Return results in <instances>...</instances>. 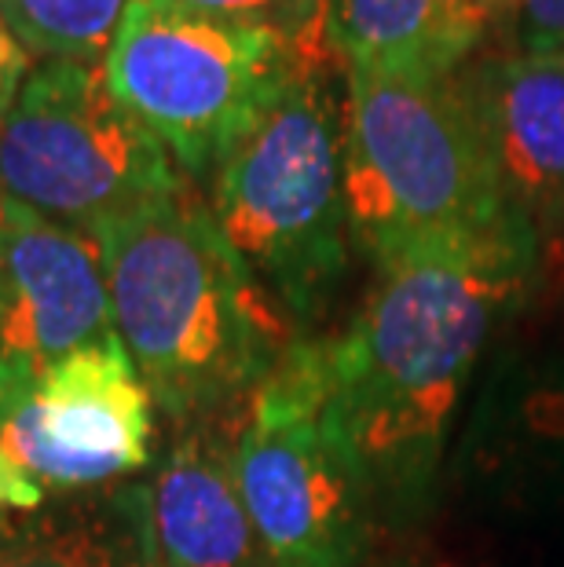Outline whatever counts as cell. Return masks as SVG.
<instances>
[{"label":"cell","mask_w":564,"mask_h":567,"mask_svg":"<svg viewBox=\"0 0 564 567\" xmlns=\"http://www.w3.org/2000/svg\"><path fill=\"white\" fill-rule=\"evenodd\" d=\"M543 275V235L513 213L375 264L363 305L327 341V367L378 520L414 524L433 509L480 359L532 305Z\"/></svg>","instance_id":"cell-1"},{"label":"cell","mask_w":564,"mask_h":567,"mask_svg":"<svg viewBox=\"0 0 564 567\" xmlns=\"http://www.w3.org/2000/svg\"><path fill=\"white\" fill-rule=\"evenodd\" d=\"M95 238L106 257L114 333L176 429L243 410L297 341L224 243L195 179Z\"/></svg>","instance_id":"cell-2"},{"label":"cell","mask_w":564,"mask_h":567,"mask_svg":"<svg viewBox=\"0 0 564 567\" xmlns=\"http://www.w3.org/2000/svg\"><path fill=\"white\" fill-rule=\"evenodd\" d=\"M338 55H308L209 176L224 243L283 311L316 322L348 275Z\"/></svg>","instance_id":"cell-3"},{"label":"cell","mask_w":564,"mask_h":567,"mask_svg":"<svg viewBox=\"0 0 564 567\" xmlns=\"http://www.w3.org/2000/svg\"><path fill=\"white\" fill-rule=\"evenodd\" d=\"M341 78L348 231L370 264L510 213L459 78H392L367 66H341Z\"/></svg>","instance_id":"cell-4"},{"label":"cell","mask_w":564,"mask_h":567,"mask_svg":"<svg viewBox=\"0 0 564 567\" xmlns=\"http://www.w3.org/2000/svg\"><path fill=\"white\" fill-rule=\"evenodd\" d=\"M238 491L271 567H359L378 524L330 400L327 341H297L243 403Z\"/></svg>","instance_id":"cell-5"},{"label":"cell","mask_w":564,"mask_h":567,"mask_svg":"<svg viewBox=\"0 0 564 567\" xmlns=\"http://www.w3.org/2000/svg\"><path fill=\"white\" fill-rule=\"evenodd\" d=\"M308 55L334 52L170 0H132L103 74L125 111L198 184Z\"/></svg>","instance_id":"cell-6"},{"label":"cell","mask_w":564,"mask_h":567,"mask_svg":"<svg viewBox=\"0 0 564 567\" xmlns=\"http://www.w3.org/2000/svg\"><path fill=\"white\" fill-rule=\"evenodd\" d=\"M8 202L52 224L100 235L191 184L125 111L103 63H38L0 122Z\"/></svg>","instance_id":"cell-7"},{"label":"cell","mask_w":564,"mask_h":567,"mask_svg":"<svg viewBox=\"0 0 564 567\" xmlns=\"http://www.w3.org/2000/svg\"><path fill=\"white\" fill-rule=\"evenodd\" d=\"M454 476L502 513H564V289L543 297L539 286L499 337Z\"/></svg>","instance_id":"cell-8"},{"label":"cell","mask_w":564,"mask_h":567,"mask_svg":"<svg viewBox=\"0 0 564 567\" xmlns=\"http://www.w3.org/2000/svg\"><path fill=\"white\" fill-rule=\"evenodd\" d=\"M0 454L11 457L48 498L114 487L151 465L154 400L111 337L70 355L0 417Z\"/></svg>","instance_id":"cell-9"},{"label":"cell","mask_w":564,"mask_h":567,"mask_svg":"<svg viewBox=\"0 0 564 567\" xmlns=\"http://www.w3.org/2000/svg\"><path fill=\"white\" fill-rule=\"evenodd\" d=\"M0 257V417L70 355L111 341L103 243L8 202Z\"/></svg>","instance_id":"cell-10"},{"label":"cell","mask_w":564,"mask_h":567,"mask_svg":"<svg viewBox=\"0 0 564 567\" xmlns=\"http://www.w3.org/2000/svg\"><path fill=\"white\" fill-rule=\"evenodd\" d=\"M513 216L564 235V52L491 48L454 70Z\"/></svg>","instance_id":"cell-11"},{"label":"cell","mask_w":564,"mask_h":567,"mask_svg":"<svg viewBox=\"0 0 564 567\" xmlns=\"http://www.w3.org/2000/svg\"><path fill=\"white\" fill-rule=\"evenodd\" d=\"M238 417L180 425L143 487L154 567H271L238 491Z\"/></svg>","instance_id":"cell-12"},{"label":"cell","mask_w":564,"mask_h":567,"mask_svg":"<svg viewBox=\"0 0 564 567\" xmlns=\"http://www.w3.org/2000/svg\"><path fill=\"white\" fill-rule=\"evenodd\" d=\"M327 38L341 66L392 78H451L488 44L473 0H327Z\"/></svg>","instance_id":"cell-13"},{"label":"cell","mask_w":564,"mask_h":567,"mask_svg":"<svg viewBox=\"0 0 564 567\" xmlns=\"http://www.w3.org/2000/svg\"><path fill=\"white\" fill-rule=\"evenodd\" d=\"M0 567H154L143 487L55 494L0 513Z\"/></svg>","instance_id":"cell-14"},{"label":"cell","mask_w":564,"mask_h":567,"mask_svg":"<svg viewBox=\"0 0 564 567\" xmlns=\"http://www.w3.org/2000/svg\"><path fill=\"white\" fill-rule=\"evenodd\" d=\"M132 0H0L38 63H103Z\"/></svg>","instance_id":"cell-15"},{"label":"cell","mask_w":564,"mask_h":567,"mask_svg":"<svg viewBox=\"0 0 564 567\" xmlns=\"http://www.w3.org/2000/svg\"><path fill=\"white\" fill-rule=\"evenodd\" d=\"M170 4L184 11H198V16L209 19L279 30L283 38L305 48H330L327 0H170Z\"/></svg>","instance_id":"cell-16"},{"label":"cell","mask_w":564,"mask_h":567,"mask_svg":"<svg viewBox=\"0 0 564 567\" xmlns=\"http://www.w3.org/2000/svg\"><path fill=\"white\" fill-rule=\"evenodd\" d=\"M510 33L521 52H564V0H517Z\"/></svg>","instance_id":"cell-17"},{"label":"cell","mask_w":564,"mask_h":567,"mask_svg":"<svg viewBox=\"0 0 564 567\" xmlns=\"http://www.w3.org/2000/svg\"><path fill=\"white\" fill-rule=\"evenodd\" d=\"M33 66H38V59H33V52L22 44L16 27H11L8 16L0 11V122H4V114L11 111V103H16L19 89L33 74Z\"/></svg>","instance_id":"cell-18"},{"label":"cell","mask_w":564,"mask_h":567,"mask_svg":"<svg viewBox=\"0 0 564 567\" xmlns=\"http://www.w3.org/2000/svg\"><path fill=\"white\" fill-rule=\"evenodd\" d=\"M41 502H48V494L11 462L0 454V513H16V509H38Z\"/></svg>","instance_id":"cell-19"},{"label":"cell","mask_w":564,"mask_h":567,"mask_svg":"<svg viewBox=\"0 0 564 567\" xmlns=\"http://www.w3.org/2000/svg\"><path fill=\"white\" fill-rule=\"evenodd\" d=\"M473 8L480 11V16L488 19L491 33L495 30H506L513 22V11H517V0H473Z\"/></svg>","instance_id":"cell-20"},{"label":"cell","mask_w":564,"mask_h":567,"mask_svg":"<svg viewBox=\"0 0 564 567\" xmlns=\"http://www.w3.org/2000/svg\"><path fill=\"white\" fill-rule=\"evenodd\" d=\"M4 213H8V190L0 184V224H4Z\"/></svg>","instance_id":"cell-21"},{"label":"cell","mask_w":564,"mask_h":567,"mask_svg":"<svg viewBox=\"0 0 564 567\" xmlns=\"http://www.w3.org/2000/svg\"><path fill=\"white\" fill-rule=\"evenodd\" d=\"M0 257H4V238H0Z\"/></svg>","instance_id":"cell-22"}]
</instances>
